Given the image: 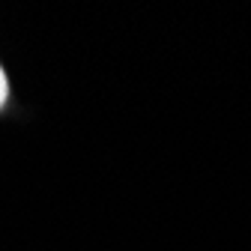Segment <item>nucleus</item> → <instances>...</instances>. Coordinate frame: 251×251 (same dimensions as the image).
<instances>
[{"mask_svg":"<svg viewBox=\"0 0 251 251\" xmlns=\"http://www.w3.org/2000/svg\"><path fill=\"white\" fill-rule=\"evenodd\" d=\"M9 96H12V87H9V75H6V69H3V66H0V111L6 108Z\"/></svg>","mask_w":251,"mask_h":251,"instance_id":"1","label":"nucleus"}]
</instances>
